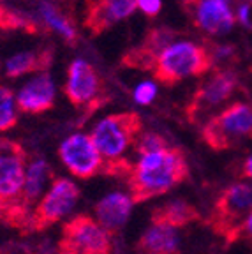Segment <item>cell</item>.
<instances>
[{
	"label": "cell",
	"instance_id": "cell-1",
	"mask_svg": "<svg viewBox=\"0 0 252 254\" xmlns=\"http://www.w3.org/2000/svg\"><path fill=\"white\" fill-rule=\"evenodd\" d=\"M189 179L190 168L186 152L170 145L139 155L124 177L134 205L168 194L175 187L189 182Z\"/></svg>",
	"mask_w": 252,
	"mask_h": 254
},
{
	"label": "cell",
	"instance_id": "cell-2",
	"mask_svg": "<svg viewBox=\"0 0 252 254\" xmlns=\"http://www.w3.org/2000/svg\"><path fill=\"white\" fill-rule=\"evenodd\" d=\"M143 132V120L136 111H120L99 120L90 136L104 159L103 173L124 179L130 164L124 154L132 147Z\"/></svg>",
	"mask_w": 252,
	"mask_h": 254
},
{
	"label": "cell",
	"instance_id": "cell-3",
	"mask_svg": "<svg viewBox=\"0 0 252 254\" xmlns=\"http://www.w3.org/2000/svg\"><path fill=\"white\" fill-rule=\"evenodd\" d=\"M27 152L18 141L0 139V222L25 233L28 215L21 208Z\"/></svg>",
	"mask_w": 252,
	"mask_h": 254
},
{
	"label": "cell",
	"instance_id": "cell-4",
	"mask_svg": "<svg viewBox=\"0 0 252 254\" xmlns=\"http://www.w3.org/2000/svg\"><path fill=\"white\" fill-rule=\"evenodd\" d=\"M213 55L208 48L192 41L171 43L155 59L152 71L159 83L173 87L184 79L206 74L213 67Z\"/></svg>",
	"mask_w": 252,
	"mask_h": 254
},
{
	"label": "cell",
	"instance_id": "cell-5",
	"mask_svg": "<svg viewBox=\"0 0 252 254\" xmlns=\"http://www.w3.org/2000/svg\"><path fill=\"white\" fill-rule=\"evenodd\" d=\"M199 136L213 152L237 150L252 139V106L242 101L229 104L203 124Z\"/></svg>",
	"mask_w": 252,
	"mask_h": 254
},
{
	"label": "cell",
	"instance_id": "cell-6",
	"mask_svg": "<svg viewBox=\"0 0 252 254\" xmlns=\"http://www.w3.org/2000/svg\"><path fill=\"white\" fill-rule=\"evenodd\" d=\"M252 212V184L235 182L224 187L215 198L205 224L226 247L235 244V235Z\"/></svg>",
	"mask_w": 252,
	"mask_h": 254
},
{
	"label": "cell",
	"instance_id": "cell-7",
	"mask_svg": "<svg viewBox=\"0 0 252 254\" xmlns=\"http://www.w3.org/2000/svg\"><path fill=\"white\" fill-rule=\"evenodd\" d=\"M79 196L81 190L74 182L63 177L53 179L52 186L32 208L25 233H43L55 226L74 208Z\"/></svg>",
	"mask_w": 252,
	"mask_h": 254
},
{
	"label": "cell",
	"instance_id": "cell-8",
	"mask_svg": "<svg viewBox=\"0 0 252 254\" xmlns=\"http://www.w3.org/2000/svg\"><path fill=\"white\" fill-rule=\"evenodd\" d=\"M57 254H113L111 235L88 214H78L62 226Z\"/></svg>",
	"mask_w": 252,
	"mask_h": 254
},
{
	"label": "cell",
	"instance_id": "cell-9",
	"mask_svg": "<svg viewBox=\"0 0 252 254\" xmlns=\"http://www.w3.org/2000/svg\"><path fill=\"white\" fill-rule=\"evenodd\" d=\"M103 79L97 74L92 64L87 60L76 59L67 69V81L63 85V94L69 103L78 110H87L92 113L103 104H106L108 97L103 94Z\"/></svg>",
	"mask_w": 252,
	"mask_h": 254
},
{
	"label": "cell",
	"instance_id": "cell-10",
	"mask_svg": "<svg viewBox=\"0 0 252 254\" xmlns=\"http://www.w3.org/2000/svg\"><path fill=\"white\" fill-rule=\"evenodd\" d=\"M59 157L69 173L79 180H90L103 173V155L92 136L85 132H74L63 139L59 147Z\"/></svg>",
	"mask_w": 252,
	"mask_h": 254
},
{
	"label": "cell",
	"instance_id": "cell-11",
	"mask_svg": "<svg viewBox=\"0 0 252 254\" xmlns=\"http://www.w3.org/2000/svg\"><path fill=\"white\" fill-rule=\"evenodd\" d=\"M238 87V78L235 72L226 69H217L210 78H206L190 97L186 108V117L190 124H197L201 117L208 115L213 108L221 106L222 103L235 94Z\"/></svg>",
	"mask_w": 252,
	"mask_h": 254
},
{
	"label": "cell",
	"instance_id": "cell-12",
	"mask_svg": "<svg viewBox=\"0 0 252 254\" xmlns=\"http://www.w3.org/2000/svg\"><path fill=\"white\" fill-rule=\"evenodd\" d=\"M138 0H90L85 11V28L99 36L136 11Z\"/></svg>",
	"mask_w": 252,
	"mask_h": 254
},
{
	"label": "cell",
	"instance_id": "cell-13",
	"mask_svg": "<svg viewBox=\"0 0 252 254\" xmlns=\"http://www.w3.org/2000/svg\"><path fill=\"white\" fill-rule=\"evenodd\" d=\"M55 104V85L46 71L39 72L21 87L16 95V106L27 115H41L52 110Z\"/></svg>",
	"mask_w": 252,
	"mask_h": 254
},
{
	"label": "cell",
	"instance_id": "cell-14",
	"mask_svg": "<svg viewBox=\"0 0 252 254\" xmlns=\"http://www.w3.org/2000/svg\"><path fill=\"white\" fill-rule=\"evenodd\" d=\"M175 34L171 28L159 27L148 30V34L145 36V39L141 41V44L122 57V64L130 69H141V71H150L154 67L155 59H157L159 53L164 50L168 44L173 43Z\"/></svg>",
	"mask_w": 252,
	"mask_h": 254
},
{
	"label": "cell",
	"instance_id": "cell-15",
	"mask_svg": "<svg viewBox=\"0 0 252 254\" xmlns=\"http://www.w3.org/2000/svg\"><path fill=\"white\" fill-rule=\"evenodd\" d=\"M189 9H192L196 27L210 36L228 34L235 25V14L226 0H197Z\"/></svg>",
	"mask_w": 252,
	"mask_h": 254
},
{
	"label": "cell",
	"instance_id": "cell-16",
	"mask_svg": "<svg viewBox=\"0 0 252 254\" xmlns=\"http://www.w3.org/2000/svg\"><path fill=\"white\" fill-rule=\"evenodd\" d=\"M132 199L129 194L124 192H111L104 196L101 201L95 205L94 217L108 233L113 237V233H119L126 222L129 221L130 212H132Z\"/></svg>",
	"mask_w": 252,
	"mask_h": 254
},
{
	"label": "cell",
	"instance_id": "cell-17",
	"mask_svg": "<svg viewBox=\"0 0 252 254\" xmlns=\"http://www.w3.org/2000/svg\"><path fill=\"white\" fill-rule=\"evenodd\" d=\"M178 230L157 222H150L134 246L136 254H182Z\"/></svg>",
	"mask_w": 252,
	"mask_h": 254
},
{
	"label": "cell",
	"instance_id": "cell-18",
	"mask_svg": "<svg viewBox=\"0 0 252 254\" xmlns=\"http://www.w3.org/2000/svg\"><path fill=\"white\" fill-rule=\"evenodd\" d=\"M199 219L201 212L197 210V206L187 199H173V201L162 203V205L155 206L150 215V222L164 224V226L175 228V230H182L192 222H197Z\"/></svg>",
	"mask_w": 252,
	"mask_h": 254
},
{
	"label": "cell",
	"instance_id": "cell-19",
	"mask_svg": "<svg viewBox=\"0 0 252 254\" xmlns=\"http://www.w3.org/2000/svg\"><path fill=\"white\" fill-rule=\"evenodd\" d=\"M48 179H52V168L44 159H36L27 166V177H25L23 192H21V208L28 217L32 208L44 194L43 190L46 187Z\"/></svg>",
	"mask_w": 252,
	"mask_h": 254
},
{
	"label": "cell",
	"instance_id": "cell-20",
	"mask_svg": "<svg viewBox=\"0 0 252 254\" xmlns=\"http://www.w3.org/2000/svg\"><path fill=\"white\" fill-rule=\"evenodd\" d=\"M53 60L52 48H41L34 52H21L12 55L5 62V76L7 78H20L32 72H44Z\"/></svg>",
	"mask_w": 252,
	"mask_h": 254
},
{
	"label": "cell",
	"instance_id": "cell-21",
	"mask_svg": "<svg viewBox=\"0 0 252 254\" xmlns=\"http://www.w3.org/2000/svg\"><path fill=\"white\" fill-rule=\"evenodd\" d=\"M39 11H41L44 23L50 28H53L55 32H59L65 43H69L71 46L78 43V32H76L74 25L69 21V18H65V16L60 12L59 7H55L52 2H46V0H44V2H41Z\"/></svg>",
	"mask_w": 252,
	"mask_h": 254
},
{
	"label": "cell",
	"instance_id": "cell-22",
	"mask_svg": "<svg viewBox=\"0 0 252 254\" xmlns=\"http://www.w3.org/2000/svg\"><path fill=\"white\" fill-rule=\"evenodd\" d=\"M0 28H4V30H23L27 34H37L39 25L32 18L25 16L23 12L7 7H0Z\"/></svg>",
	"mask_w": 252,
	"mask_h": 254
},
{
	"label": "cell",
	"instance_id": "cell-23",
	"mask_svg": "<svg viewBox=\"0 0 252 254\" xmlns=\"http://www.w3.org/2000/svg\"><path fill=\"white\" fill-rule=\"evenodd\" d=\"M14 94L11 88L0 85V132L11 131L18 124V115L14 108Z\"/></svg>",
	"mask_w": 252,
	"mask_h": 254
},
{
	"label": "cell",
	"instance_id": "cell-24",
	"mask_svg": "<svg viewBox=\"0 0 252 254\" xmlns=\"http://www.w3.org/2000/svg\"><path fill=\"white\" fill-rule=\"evenodd\" d=\"M168 145H170V143L166 141L164 136L157 134V132H141V134L138 136V139H136V143H134L138 155L161 150V148L168 147Z\"/></svg>",
	"mask_w": 252,
	"mask_h": 254
},
{
	"label": "cell",
	"instance_id": "cell-25",
	"mask_svg": "<svg viewBox=\"0 0 252 254\" xmlns=\"http://www.w3.org/2000/svg\"><path fill=\"white\" fill-rule=\"evenodd\" d=\"M155 95H157V85L152 83V81H143L134 90V99H136L138 104H143V106L152 103L155 99Z\"/></svg>",
	"mask_w": 252,
	"mask_h": 254
},
{
	"label": "cell",
	"instance_id": "cell-26",
	"mask_svg": "<svg viewBox=\"0 0 252 254\" xmlns=\"http://www.w3.org/2000/svg\"><path fill=\"white\" fill-rule=\"evenodd\" d=\"M238 242L247 244L252 249V212L244 221V224H242L240 230L237 231V235H235V244H238Z\"/></svg>",
	"mask_w": 252,
	"mask_h": 254
},
{
	"label": "cell",
	"instance_id": "cell-27",
	"mask_svg": "<svg viewBox=\"0 0 252 254\" xmlns=\"http://www.w3.org/2000/svg\"><path fill=\"white\" fill-rule=\"evenodd\" d=\"M138 7L148 18H155L162 9V0H138Z\"/></svg>",
	"mask_w": 252,
	"mask_h": 254
},
{
	"label": "cell",
	"instance_id": "cell-28",
	"mask_svg": "<svg viewBox=\"0 0 252 254\" xmlns=\"http://www.w3.org/2000/svg\"><path fill=\"white\" fill-rule=\"evenodd\" d=\"M238 20L245 28L252 30V2H240V5H238Z\"/></svg>",
	"mask_w": 252,
	"mask_h": 254
},
{
	"label": "cell",
	"instance_id": "cell-29",
	"mask_svg": "<svg viewBox=\"0 0 252 254\" xmlns=\"http://www.w3.org/2000/svg\"><path fill=\"white\" fill-rule=\"evenodd\" d=\"M238 179L240 180H252V154L245 159L244 163H242L240 170H238Z\"/></svg>",
	"mask_w": 252,
	"mask_h": 254
},
{
	"label": "cell",
	"instance_id": "cell-30",
	"mask_svg": "<svg viewBox=\"0 0 252 254\" xmlns=\"http://www.w3.org/2000/svg\"><path fill=\"white\" fill-rule=\"evenodd\" d=\"M0 254H9V253H4V251H2V253H0Z\"/></svg>",
	"mask_w": 252,
	"mask_h": 254
}]
</instances>
